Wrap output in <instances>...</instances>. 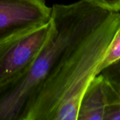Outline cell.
<instances>
[{
  "mask_svg": "<svg viewBox=\"0 0 120 120\" xmlns=\"http://www.w3.org/2000/svg\"><path fill=\"white\" fill-rule=\"evenodd\" d=\"M111 12L86 0L53 5L51 34L32 66L18 79L0 86V120H22L45 80Z\"/></svg>",
  "mask_w": 120,
  "mask_h": 120,
  "instance_id": "1",
  "label": "cell"
},
{
  "mask_svg": "<svg viewBox=\"0 0 120 120\" xmlns=\"http://www.w3.org/2000/svg\"><path fill=\"white\" fill-rule=\"evenodd\" d=\"M91 5L105 11L120 12V0H86Z\"/></svg>",
  "mask_w": 120,
  "mask_h": 120,
  "instance_id": "9",
  "label": "cell"
},
{
  "mask_svg": "<svg viewBox=\"0 0 120 120\" xmlns=\"http://www.w3.org/2000/svg\"><path fill=\"white\" fill-rule=\"evenodd\" d=\"M51 17L45 0H0V44L49 22Z\"/></svg>",
  "mask_w": 120,
  "mask_h": 120,
  "instance_id": "4",
  "label": "cell"
},
{
  "mask_svg": "<svg viewBox=\"0 0 120 120\" xmlns=\"http://www.w3.org/2000/svg\"><path fill=\"white\" fill-rule=\"evenodd\" d=\"M105 78L96 75L89 84L81 100L77 120H105L107 96Z\"/></svg>",
  "mask_w": 120,
  "mask_h": 120,
  "instance_id": "5",
  "label": "cell"
},
{
  "mask_svg": "<svg viewBox=\"0 0 120 120\" xmlns=\"http://www.w3.org/2000/svg\"><path fill=\"white\" fill-rule=\"evenodd\" d=\"M99 74L110 82L120 86V59L104 68Z\"/></svg>",
  "mask_w": 120,
  "mask_h": 120,
  "instance_id": "8",
  "label": "cell"
},
{
  "mask_svg": "<svg viewBox=\"0 0 120 120\" xmlns=\"http://www.w3.org/2000/svg\"><path fill=\"white\" fill-rule=\"evenodd\" d=\"M105 91L107 108L105 120H120V86L106 79Z\"/></svg>",
  "mask_w": 120,
  "mask_h": 120,
  "instance_id": "6",
  "label": "cell"
},
{
  "mask_svg": "<svg viewBox=\"0 0 120 120\" xmlns=\"http://www.w3.org/2000/svg\"><path fill=\"white\" fill-rule=\"evenodd\" d=\"M120 59V27L115 33L108 51L99 68V73L106 67Z\"/></svg>",
  "mask_w": 120,
  "mask_h": 120,
  "instance_id": "7",
  "label": "cell"
},
{
  "mask_svg": "<svg viewBox=\"0 0 120 120\" xmlns=\"http://www.w3.org/2000/svg\"><path fill=\"white\" fill-rule=\"evenodd\" d=\"M52 30L51 20L0 44V86L18 79L30 69Z\"/></svg>",
  "mask_w": 120,
  "mask_h": 120,
  "instance_id": "3",
  "label": "cell"
},
{
  "mask_svg": "<svg viewBox=\"0 0 120 120\" xmlns=\"http://www.w3.org/2000/svg\"><path fill=\"white\" fill-rule=\"evenodd\" d=\"M120 27V12L112 11L45 80L22 120H77L82 96L99 74L101 64Z\"/></svg>",
  "mask_w": 120,
  "mask_h": 120,
  "instance_id": "2",
  "label": "cell"
}]
</instances>
